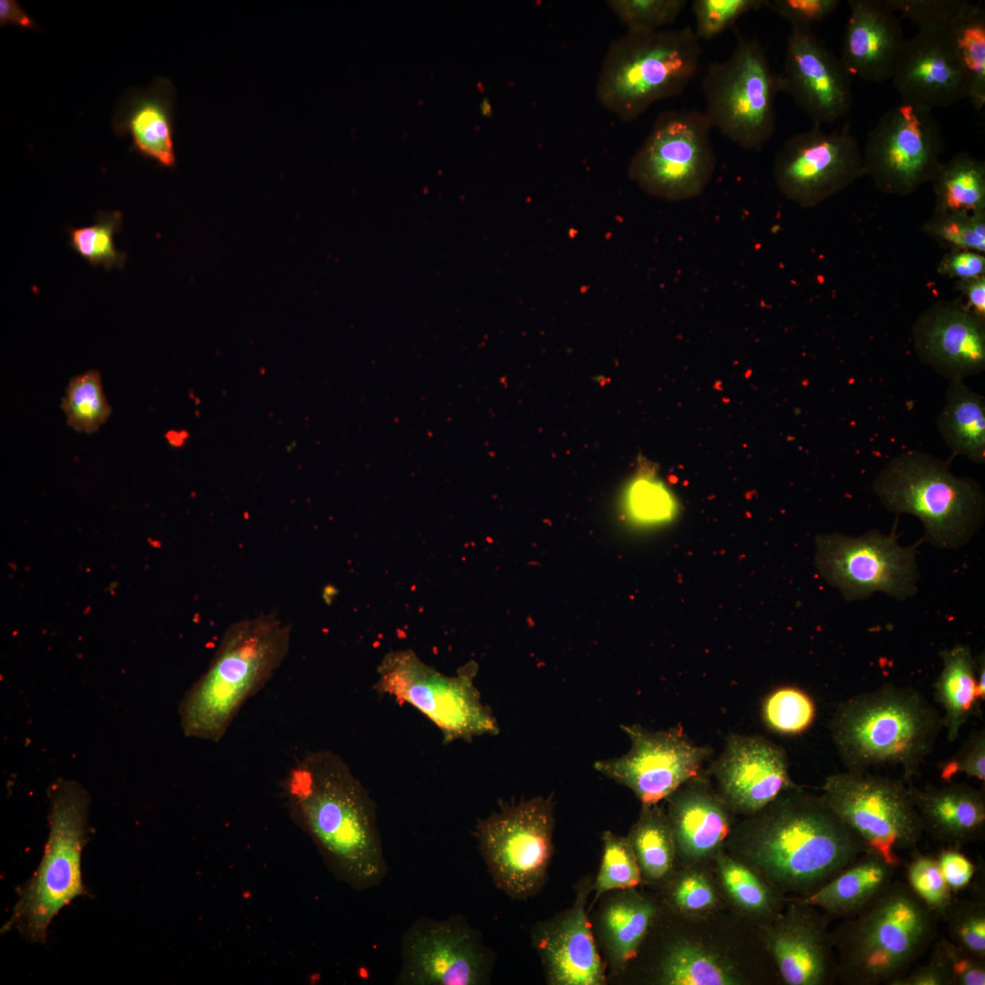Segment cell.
Returning a JSON list of instances; mask_svg holds the SVG:
<instances>
[{
	"instance_id": "cell-11",
	"label": "cell",
	"mask_w": 985,
	"mask_h": 985,
	"mask_svg": "<svg viewBox=\"0 0 985 985\" xmlns=\"http://www.w3.org/2000/svg\"><path fill=\"white\" fill-rule=\"evenodd\" d=\"M477 665L471 662L454 676L427 665L410 649L388 653L378 668V692L408 703L425 715L445 742L497 734L499 727L473 683Z\"/></svg>"
},
{
	"instance_id": "cell-52",
	"label": "cell",
	"mask_w": 985,
	"mask_h": 985,
	"mask_svg": "<svg viewBox=\"0 0 985 985\" xmlns=\"http://www.w3.org/2000/svg\"><path fill=\"white\" fill-rule=\"evenodd\" d=\"M839 0H764V7L789 21L791 26L812 27L836 11Z\"/></svg>"
},
{
	"instance_id": "cell-50",
	"label": "cell",
	"mask_w": 985,
	"mask_h": 985,
	"mask_svg": "<svg viewBox=\"0 0 985 985\" xmlns=\"http://www.w3.org/2000/svg\"><path fill=\"white\" fill-rule=\"evenodd\" d=\"M943 959L951 985H984L985 958H980L941 937L933 943Z\"/></svg>"
},
{
	"instance_id": "cell-23",
	"label": "cell",
	"mask_w": 985,
	"mask_h": 985,
	"mask_svg": "<svg viewBox=\"0 0 985 985\" xmlns=\"http://www.w3.org/2000/svg\"><path fill=\"white\" fill-rule=\"evenodd\" d=\"M912 336L920 361L946 378L985 369V318L959 302H938L924 311Z\"/></svg>"
},
{
	"instance_id": "cell-8",
	"label": "cell",
	"mask_w": 985,
	"mask_h": 985,
	"mask_svg": "<svg viewBox=\"0 0 985 985\" xmlns=\"http://www.w3.org/2000/svg\"><path fill=\"white\" fill-rule=\"evenodd\" d=\"M673 914V913H672ZM655 969L663 985H752L781 981L757 927L724 908L679 916Z\"/></svg>"
},
{
	"instance_id": "cell-37",
	"label": "cell",
	"mask_w": 985,
	"mask_h": 985,
	"mask_svg": "<svg viewBox=\"0 0 985 985\" xmlns=\"http://www.w3.org/2000/svg\"><path fill=\"white\" fill-rule=\"evenodd\" d=\"M962 68L968 99L975 110L985 105V8L968 2L946 30Z\"/></svg>"
},
{
	"instance_id": "cell-30",
	"label": "cell",
	"mask_w": 985,
	"mask_h": 985,
	"mask_svg": "<svg viewBox=\"0 0 985 985\" xmlns=\"http://www.w3.org/2000/svg\"><path fill=\"white\" fill-rule=\"evenodd\" d=\"M657 901L636 888L615 890L601 910L599 937L610 968L624 971L638 958L658 923Z\"/></svg>"
},
{
	"instance_id": "cell-53",
	"label": "cell",
	"mask_w": 985,
	"mask_h": 985,
	"mask_svg": "<svg viewBox=\"0 0 985 985\" xmlns=\"http://www.w3.org/2000/svg\"><path fill=\"white\" fill-rule=\"evenodd\" d=\"M958 849L948 846L935 857L949 887L953 893H957L969 886L976 872L974 864Z\"/></svg>"
},
{
	"instance_id": "cell-3",
	"label": "cell",
	"mask_w": 985,
	"mask_h": 985,
	"mask_svg": "<svg viewBox=\"0 0 985 985\" xmlns=\"http://www.w3.org/2000/svg\"><path fill=\"white\" fill-rule=\"evenodd\" d=\"M942 728L941 715L921 692L892 683L840 702L829 721L846 770L899 765L906 783L918 774Z\"/></svg>"
},
{
	"instance_id": "cell-54",
	"label": "cell",
	"mask_w": 985,
	"mask_h": 985,
	"mask_svg": "<svg viewBox=\"0 0 985 985\" xmlns=\"http://www.w3.org/2000/svg\"><path fill=\"white\" fill-rule=\"evenodd\" d=\"M938 271L940 275L959 280L984 275L985 258L980 253L964 249H951L941 259Z\"/></svg>"
},
{
	"instance_id": "cell-28",
	"label": "cell",
	"mask_w": 985,
	"mask_h": 985,
	"mask_svg": "<svg viewBox=\"0 0 985 985\" xmlns=\"http://www.w3.org/2000/svg\"><path fill=\"white\" fill-rule=\"evenodd\" d=\"M173 86L162 77L155 78L146 89H130L115 109L113 130L129 135L133 150L140 156L173 167Z\"/></svg>"
},
{
	"instance_id": "cell-32",
	"label": "cell",
	"mask_w": 985,
	"mask_h": 985,
	"mask_svg": "<svg viewBox=\"0 0 985 985\" xmlns=\"http://www.w3.org/2000/svg\"><path fill=\"white\" fill-rule=\"evenodd\" d=\"M710 864L727 907L755 927L770 922L785 907V894L725 848Z\"/></svg>"
},
{
	"instance_id": "cell-17",
	"label": "cell",
	"mask_w": 985,
	"mask_h": 985,
	"mask_svg": "<svg viewBox=\"0 0 985 985\" xmlns=\"http://www.w3.org/2000/svg\"><path fill=\"white\" fill-rule=\"evenodd\" d=\"M400 957V985H479L490 969L480 938L459 915L417 919L402 936Z\"/></svg>"
},
{
	"instance_id": "cell-40",
	"label": "cell",
	"mask_w": 985,
	"mask_h": 985,
	"mask_svg": "<svg viewBox=\"0 0 985 985\" xmlns=\"http://www.w3.org/2000/svg\"><path fill=\"white\" fill-rule=\"evenodd\" d=\"M61 408L67 423L78 431L91 433L109 418L111 408L104 395L100 374L88 370L71 378Z\"/></svg>"
},
{
	"instance_id": "cell-16",
	"label": "cell",
	"mask_w": 985,
	"mask_h": 985,
	"mask_svg": "<svg viewBox=\"0 0 985 985\" xmlns=\"http://www.w3.org/2000/svg\"><path fill=\"white\" fill-rule=\"evenodd\" d=\"M943 150L944 138L932 110L900 102L867 135L862 150L865 174L884 192L910 194L931 181Z\"/></svg>"
},
{
	"instance_id": "cell-41",
	"label": "cell",
	"mask_w": 985,
	"mask_h": 985,
	"mask_svg": "<svg viewBox=\"0 0 985 985\" xmlns=\"http://www.w3.org/2000/svg\"><path fill=\"white\" fill-rule=\"evenodd\" d=\"M762 716L773 732L795 735L807 731L815 718L813 699L803 690L786 686L773 690L763 700Z\"/></svg>"
},
{
	"instance_id": "cell-4",
	"label": "cell",
	"mask_w": 985,
	"mask_h": 985,
	"mask_svg": "<svg viewBox=\"0 0 985 985\" xmlns=\"http://www.w3.org/2000/svg\"><path fill=\"white\" fill-rule=\"evenodd\" d=\"M291 627L275 613L233 623L202 676L181 700L187 737L220 741L243 705L270 679L286 658Z\"/></svg>"
},
{
	"instance_id": "cell-43",
	"label": "cell",
	"mask_w": 985,
	"mask_h": 985,
	"mask_svg": "<svg viewBox=\"0 0 985 985\" xmlns=\"http://www.w3.org/2000/svg\"><path fill=\"white\" fill-rule=\"evenodd\" d=\"M624 506L627 516L644 525L664 524L677 512V503L663 482L651 474H640L627 489Z\"/></svg>"
},
{
	"instance_id": "cell-42",
	"label": "cell",
	"mask_w": 985,
	"mask_h": 985,
	"mask_svg": "<svg viewBox=\"0 0 985 985\" xmlns=\"http://www.w3.org/2000/svg\"><path fill=\"white\" fill-rule=\"evenodd\" d=\"M601 865L591 890L595 899L604 893L642 885L640 870L627 836L605 831Z\"/></svg>"
},
{
	"instance_id": "cell-6",
	"label": "cell",
	"mask_w": 985,
	"mask_h": 985,
	"mask_svg": "<svg viewBox=\"0 0 985 985\" xmlns=\"http://www.w3.org/2000/svg\"><path fill=\"white\" fill-rule=\"evenodd\" d=\"M871 489L889 512L918 518L923 540L938 549L963 547L984 522L981 485L973 478L954 475L949 461L927 452L906 451L893 457Z\"/></svg>"
},
{
	"instance_id": "cell-31",
	"label": "cell",
	"mask_w": 985,
	"mask_h": 985,
	"mask_svg": "<svg viewBox=\"0 0 985 985\" xmlns=\"http://www.w3.org/2000/svg\"><path fill=\"white\" fill-rule=\"evenodd\" d=\"M896 867L878 854L866 851L814 893L796 897L821 909L831 920L863 911L893 882Z\"/></svg>"
},
{
	"instance_id": "cell-25",
	"label": "cell",
	"mask_w": 985,
	"mask_h": 985,
	"mask_svg": "<svg viewBox=\"0 0 985 985\" xmlns=\"http://www.w3.org/2000/svg\"><path fill=\"white\" fill-rule=\"evenodd\" d=\"M591 885L588 879L582 881L574 904L543 924L534 936L550 984L606 983L605 969L586 912Z\"/></svg>"
},
{
	"instance_id": "cell-7",
	"label": "cell",
	"mask_w": 985,
	"mask_h": 985,
	"mask_svg": "<svg viewBox=\"0 0 985 985\" xmlns=\"http://www.w3.org/2000/svg\"><path fill=\"white\" fill-rule=\"evenodd\" d=\"M702 52L689 26L627 30L607 49L597 99L622 120H633L653 103L682 94L698 72Z\"/></svg>"
},
{
	"instance_id": "cell-57",
	"label": "cell",
	"mask_w": 985,
	"mask_h": 985,
	"mask_svg": "<svg viewBox=\"0 0 985 985\" xmlns=\"http://www.w3.org/2000/svg\"><path fill=\"white\" fill-rule=\"evenodd\" d=\"M0 25L38 29L35 21L15 0H0Z\"/></svg>"
},
{
	"instance_id": "cell-49",
	"label": "cell",
	"mask_w": 985,
	"mask_h": 985,
	"mask_svg": "<svg viewBox=\"0 0 985 985\" xmlns=\"http://www.w3.org/2000/svg\"><path fill=\"white\" fill-rule=\"evenodd\" d=\"M895 13L910 20L918 31H945L968 4L965 0H884Z\"/></svg>"
},
{
	"instance_id": "cell-35",
	"label": "cell",
	"mask_w": 985,
	"mask_h": 985,
	"mask_svg": "<svg viewBox=\"0 0 985 985\" xmlns=\"http://www.w3.org/2000/svg\"><path fill=\"white\" fill-rule=\"evenodd\" d=\"M627 838L636 856L642 885L662 886L679 865L674 835L666 812L656 804H642Z\"/></svg>"
},
{
	"instance_id": "cell-18",
	"label": "cell",
	"mask_w": 985,
	"mask_h": 985,
	"mask_svg": "<svg viewBox=\"0 0 985 985\" xmlns=\"http://www.w3.org/2000/svg\"><path fill=\"white\" fill-rule=\"evenodd\" d=\"M864 174L856 139L848 132H825L814 125L788 138L773 162L778 189L803 207L817 205Z\"/></svg>"
},
{
	"instance_id": "cell-2",
	"label": "cell",
	"mask_w": 985,
	"mask_h": 985,
	"mask_svg": "<svg viewBox=\"0 0 985 985\" xmlns=\"http://www.w3.org/2000/svg\"><path fill=\"white\" fill-rule=\"evenodd\" d=\"M284 793L293 821L312 839L330 872L355 890L388 872L376 804L337 754L307 752L289 771Z\"/></svg>"
},
{
	"instance_id": "cell-58",
	"label": "cell",
	"mask_w": 985,
	"mask_h": 985,
	"mask_svg": "<svg viewBox=\"0 0 985 985\" xmlns=\"http://www.w3.org/2000/svg\"><path fill=\"white\" fill-rule=\"evenodd\" d=\"M978 689L982 700L985 699V656L984 652L975 658Z\"/></svg>"
},
{
	"instance_id": "cell-21",
	"label": "cell",
	"mask_w": 985,
	"mask_h": 985,
	"mask_svg": "<svg viewBox=\"0 0 985 985\" xmlns=\"http://www.w3.org/2000/svg\"><path fill=\"white\" fill-rule=\"evenodd\" d=\"M829 921L815 907L792 897L772 920L757 928L783 983L830 985L837 981Z\"/></svg>"
},
{
	"instance_id": "cell-36",
	"label": "cell",
	"mask_w": 985,
	"mask_h": 985,
	"mask_svg": "<svg viewBox=\"0 0 985 985\" xmlns=\"http://www.w3.org/2000/svg\"><path fill=\"white\" fill-rule=\"evenodd\" d=\"M935 210L985 213V164L968 152L941 162L932 180Z\"/></svg>"
},
{
	"instance_id": "cell-1",
	"label": "cell",
	"mask_w": 985,
	"mask_h": 985,
	"mask_svg": "<svg viewBox=\"0 0 985 985\" xmlns=\"http://www.w3.org/2000/svg\"><path fill=\"white\" fill-rule=\"evenodd\" d=\"M724 848L797 897L814 893L868 851L822 795L800 786L735 822Z\"/></svg>"
},
{
	"instance_id": "cell-51",
	"label": "cell",
	"mask_w": 985,
	"mask_h": 985,
	"mask_svg": "<svg viewBox=\"0 0 985 985\" xmlns=\"http://www.w3.org/2000/svg\"><path fill=\"white\" fill-rule=\"evenodd\" d=\"M940 777L950 781L957 773L985 782V731H972L955 754L939 765Z\"/></svg>"
},
{
	"instance_id": "cell-12",
	"label": "cell",
	"mask_w": 985,
	"mask_h": 985,
	"mask_svg": "<svg viewBox=\"0 0 985 985\" xmlns=\"http://www.w3.org/2000/svg\"><path fill=\"white\" fill-rule=\"evenodd\" d=\"M710 130L704 111L660 113L630 161L629 178L648 194L668 201L700 195L716 167Z\"/></svg>"
},
{
	"instance_id": "cell-34",
	"label": "cell",
	"mask_w": 985,
	"mask_h": 985,
	"mask_svg": "<svg viewBox=\"0 0 985 985\" xmlns=\"http://www.w3.org/2000/svg\"><path fill=\"white\" fill-rule=\"evenodd\" d=\"M945 405L937 417L938 430L954 455L985 462V399L963 378L949 379Z\"/></svg>"
},
{
	"instance_id": "cell-27",
	"label": "cell",
	"mask_w": 985,
	"mask_h": 985,
	"mask_svg": "<svg viewBox=\"0 0 985 985\" xmlns=\"http://www.w3.org/2000/svg\"><path fill=\"white\" fill-rule=\"evenodd\" d=\"M840 60L851 77L880 84L892 77L906 42L897 16L884 0H850Z\"/></svg>"
},
{
	"instance_id": "cell-26",
	"label": "cell",
	"mask_w": 985,
	"mask_h": 985,
	"mask_svg": "<svg viewBox=\"0 0 985 985\" xmlns=\"http://www.w3.org/2000/svg\"><path fill=\"white\" fill-rule=\"evenodd\" d=\"M666 800L679 863L710 862L724 848L735 814L710 779L701 772Z\"/></svg>"
},
{
	"instance_id": "cell-5",
	"label": "cell",
	"mask_w": 985,
	"mask_h": 985,
	"mask_svg": "<svg viewBox=\"0 0 985 985\" xmlns=\"http://www.w3.org/2000/svg\"><path fill=\"white\" fill-rule=\"evenodd\" d=\"M938 918L904 882L830 931L843 985H892L933 945Z\"/></svg>"
},
{
	"instance_id": "cell-14",
	"label": "cell",
	"mask_w": 985,
	"mask_h": 985,
	"mask_svg": "<svg viewBox=\"0 0 985 985\" xmlns=\"http://www.w3.org/2000/svg\"><path fill=\"white\" fill-rule=\"evenodd\" d=\"M919 543L899 544L896 527L889 534L877 530L858 536L823 533L815 539L814 565L847 602L866 599L876 592L904 601L918 590Z\"/></svg>"
},
{
	"instance_id": "cell-44",
	"label": "cell",
	"mask_w": 985,
	"mask_h": 985,
	"mask_svg": "<svg viewBox=\"0 0 985 985\" xmlns=\"http://www.w3.org/2000/svg\"><path fill=\"white\" fill-rule=\"evenodd\" d=\"M923 231L951 249L985 251V213L934 212Z\"/></svg>"
},
{
	"instance_id": "cell-24",
	"label": "cell",
	"mask_w": 985,
	"mask_h": 985,
	"mask_svg": "<svg viewBox=\"0 0 985 985\" xmlns=\"http://www.w3.org/2000/svg\"><path fill=\"white\" fill-rule=\"evenodd\" d=\"M901 102L933 110L968 99L966 79L945 31L906 39L890 78Z\"/></svg>"
},
{
	"instance_id": "cell-39",
	"label": "cell",
	"mask_w": 985,
	"mask_h": 985,
	"mask_svg": "<svg viewBox=\"0 0 985 985\" xmlns=\"http://www.w3.org/2000/svg\"><path fill=\"white\" fill-rule=\"evenodd\" d=\"M122 220L119 211L98 212L93 224L68 230L71 248L92 265H101L106 270L122 269L126 254L118 250L114 243Z\"/></svg>"
},
{
	"instance_id": "cell-20",
	"label": "cell",
	"mask_w": 985,
	"mask_h": 985,
	"mask_svg": "<svg viewBox=\"0 0 985 985\" xmlns=\"http://www.w3.org/2000/svg\"><path fill=\"white\" fill-rule=\"evenodd\" d=\"M777 81L779 92L787 94L814 126L833 123L851 109L852 77L812 27L791 26Z\"/></svg>"
},
{
	"instance_id": "cell-13",
	"label": "cell",
	"mask_w": 985,
	"mask_h": 985,
	"mask_svg": "<svg viewBox=\"0 0 985 985\" xmlns=\"http://www.w3.org/2000/svg\"><path fill=\"white\" fill-rule=\"evenodd\" d=\"M822 796L834 813L875 852L897 867L898 851L914 849L923 830L907 783L845 771L828 775Z\"/></svg>"
},
{
	"instance_id": "cell-33",
	"label": "cell",
	"mask_w": 985,
	"mask_h": 985,
	"mask_svg": "<svg viewBox=\"0 0 985 985\" xmlns=\"http://www.w3.org/2000/svg\"><path fill=\"white\" fill-rule=\"evenodd\" d=\"M938 654L942 669L934 682L935 699L944 710L948 741H954L969 719L980 715L976 662L968 644H956Z\"/></svg>"
},
{
	"instance_id": "cell-55",
	"label": "cell",
	"mask_w": 985,
	"mask_h": 985,
	"mask_svg": "<svg viewBox=\"0 0 985 985\" xmlns=\"http://www.w3.org/2000/svg\"><path fill=\"white\" fill-rule=\"evenodd\" d=\"M892 985H951L949 970L933 948L930 959L909 973L896 980Z\"/></svg>"
},
{
	"instance_id": "cell-22",
	"label": "cell",
	"mask_w": 985,
	"mask_h": 985,
	"mask_svg": "<svg viewBox=\"0 0 985 985\" xmlns=\"http://www.w3.org/2000/svg\"><path fill=\"white\" fill-rule=\"evenodd\" d=\"M710 773L735 815L753 814L783 792L799 786L791 778L784 749L758 735L731 734Z\"/></svg>"
},
{
	"instance_id": "cell-19",
	"label": "cell",
	"mask_w": 985,
	"mask_h": 985,
	"mask_svg": "<svg viewBox=\"0 0 985 985\" xmlns=\"http://www.w3.org/2000/svg\"><path fill=\"white\" fill-rule=\"evenodd\" d=\"M631 741L625 755L597 761L595 768L629 788L642 804H656L702 772L711 755L709 746L697 745L681 727L652 731L638 724L621 725Z\"/></svg>"
},
{
	"instance_id": "cell-47",
	"label": "cell",
	"mask_w": 985,
	"mask_h": 985,
	"mask_svg": "<svg viewBox=\"0 0 985 985\" xmlns=\"http://www.w3.org/2000/svg\"><path fill=\"white\" fill-rule=\"evenodd\" d=\"M607 5L627 30H660L673 24L685 0H610Z\"/></svg>"
},
{
	"instance_id": "cell-38",
	"label": "cell",
	"mask_w": 985,
	"mask_h": 985,
	"mask_svg": "<svg viewBox=\"0 0 985 985\" xmlns=\"http://www.w3.org/2000/svg\"><path fill=\"white\" fill-rule=\"evenodd\" d=\"M670 913L704 916L728 908L710 862L680 864L661 886Z\"/></svg>"
},
{
	"instance_id": "cell-15",
	"label": "cell",
	"mask_w": 985,
	"mask_h": 985,
	"mask_svg": "<svg viewBox=\"0 0 985 985\" xmlns=\"http://www.w3.org/2000/svg\"><path fill=\"white\" fill-rule=\"evenodd\" d=\"M554 804L542 797L506 805L475 828L482 856L496 886L514 899L543 886L553 855Z\"/></svg>"
},
{
	"instance_id": "cell-29",
	"label": "cell",
	"mask_w": 985,
	"mask_h": 985,
	"mask_svg": "<svg viewBox=\"0 0 985 985\" xmlns=\"http://www.w3.org/2000/svg\"><path fill=\"white\" fill-rule=\"evenodd\" d=\"M922 830L949 847L959 848L985 835L984 792L964 783L923 788L907 783Z\"/></svg>"
},
{
	"instance_id": "cell-45",
	"label": "cell",
	"mask_w": 985,
	"mask_h": 985,
	"mask_svg": "<svg viewBox=\"0 0 985 985\" xmlns=\"http://www.w3.org/2000/svg\"><path fill=\"white\" fill-rule=\"evenodd\" d=\"M949 939L968 951L985 958V898L954 899L944 920Z\"/></svg>"
},
{
	"instance_id": "cell-48",
	"label": "cell",
	"mask_w": 985,
	"mask_h": 985,
	"mask_svg": "<svg viewBox=\"0 0 985 985\" xmlns=\"http://www.w3.org/2000/svg\"><path fill=\"white\" fill-rule=\"evenodd\" d=\"M694 33L700 41L710 40L731 27L743 15L764 7V0H695Z\"/></svg>"
},
{
	"instance_id": "cell-9",
	"label": "cell",
	"mask_w": 985,
	"mask_h": 985,
	"mask_svg": "<svg viewBox=\"0 0 985 985\" xmlns=\"http://www.w3.org/2000/svg\"><path fill=\"white\" fill-rule=\"evenodd\" d=\"M49 835L41 862L17 889L18 898L1 933L17 930L45 943L58 911L85 895L81 855L88 840L89 795L74 781L58 779L49 791Z\"/></svg>"
},
{
	"instance_id": "cell-56",
	"label": "cell",
	"mask_w": 985,
	"mask_h": 985,
	"mask_svg": "<svg viewBox=\"0 0 985 985\" xmlns=\"http://www.w3.org/2000/svg\"><path fill=\"white\" fill-rule=\"evenodd\" d=\"M957 288L967 298L966 307L985 318V275L959 280Z\"/></svg>"
},
{
	"instance_id": "cell-10",
	"label": "cell",
	"mask_w": 985,
	"mask_h": 985,
	"mask_svg": "<svg viewBox=\"0 0 985 985\" xmlns=\"http://www.w3.org/2000/svg\"><path fill=\"white\" fill-rule=\"evenodd\" d=\"M711 128L748 150H761L775 130L777 74L757 38L741 37L731 55L709 66L702 80Z\"/></svg>"
},
{
	"instance_id": "cell-46",
	"label": "cell",
	"mask_w": 985,
	"mask_h": 985,
	"mask_svg": "<svg viewBox=\"0 0 985 985\" xmlns=\"http://www.w3.org/2000/svg\"><path fill=\"white\" fill-rule=\"evenodd\" d=\"M907 880L913 892L944 921L954 897L936 858L915 854L907 867Z\"/></svg>"
}]
</instances>
